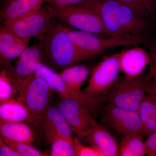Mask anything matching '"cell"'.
Wrapping results in <instances>:
<instances>
[{
    "label": "cell",
    "instance_id": "cell-1",
    "mask_svg": "<svg viewBox=\"0 0 156 156\" xmlns=\"http://www.w3.org/2000/svg\"><path fill=\"white\" fill-rule=\"evenodd\" d=\"M80 5L100 17L111 37L129 35L147 39L150 19L117 0H85Z\"/></svg>",
    "mask_w": 156,
    "mask_h": 156
},
{
    "label": "cell",
    "instance_id": "cell-2",
    "mask_svg": "<svg viewBox=\"0 0 156 156\" xmlns=\"http://www.w3.org/2000/svg\"><path fill=\"white\" fill-rule=\"evenodd\" d=\"M44 56L48 64L57 69H64L89 58L73 43L66 26L53 18L42 42Z\"/></svg>",
    "mask_w": 156,
    "mask_h": 156
},
{
    "label": "cell",
    "instance_id": "cell-3",
    "mask_svg": "<svg viewBox=\"0 0 156 156\" xmlns=\"http://www.w3.org/2000/svg\"><path fill=\"white\" fill-rule=\"evenodd\" d=\"M151 78L149 71L133 79L124 77L116 82L102 100L115 106L138 112L147 95Z\"/></svg>",
    "mask_w": 156,
    "mask_h": 156
},
{
    "label": "cell",
    "instance_id": "cell-4",
    "mask_svg": "<svg viewBox=\"0 0 156 156\" xmlns=\"http://www.w3.org/2000/svg\"><path fill=\"white\" fill-rule=\"evenodd\" d=\"M120 69L119 52L107 56L91 71L84 95L98 107L105 95L117 81Z\"/></svg>",
    "mask_w": 156,
    "mask_h": 156
},
{
    "label": "cell",
    "instance_id": "cell-5",
    "mask_svg": "<svg viewBox=\"0 0 156 156\" xmlns=\"http://www.w3.org/2000/svg\"><path fill=\"white\" fill-rule=\"evenodd\" d=\"M11 82L19 94L18 100L28 107L37 123L41 122L50 106L53 89L35 74L22 80Z\"/></svg>",
    "mask_w": 156,
    "mask_h": 156
},
{
    "label": "cell",
    "instance_id": "cell-6",
    "mask_svg": "<svg viewBox=\"0 0 156 156\" xmlns=\"http://www.w3.org/2000/svg\"><path fill=\"white\" fill-rule=\"evenodd\" d=\"M68 33L78 50L92 58L105 50L118 47L144 44L141 38L129 35L103 37L96 34L73 30L66 26Z\"/></svg>",
    "mask_w": 156,
    "mask_h": 156
},
{
    "label": "cell",
    "instance_id": "cell-7",
    "mask_svg": "<svg viewBox=\"0 0 156 156\" xmlns=\"http://www.w3.org/2000/svg\"><path fill=\"white\" fill-rule=\"evenodd\" d=\"M53 18L52 6L47 5L40 6L4 25L10 32L18 37H34L42 43Z\"/></svg>",
    "mask_w": 156,
    "mask_h": 156
},
{
    "label": "cell",
    "instance_id": "cell-8",
    "mask_svg": "<svg viewBox=\"0 0 156 156\" xmlns=\"http://www.w3.org/2000/svg\"><path fill=\"white\" fill-rule=\"evenodd\" d=\"M54 18L79 30L100 36L111 37L100 17L94 11L80 5L52 6Z\"/></svg>",
    "mask_w": 156,
    "mask_h": 156
},
{
    "label": "cell",
    "instance_id": "cell-9",
    "mask_svg": "<svg viewBox=\"0 0 156 156\" xmlns=\"http://www.w3.org/2000/svg\"><path fill=\"white\" fill-rule=\"evenodd\" d=\"M58 108L75 134L83 138L94 119L86 105L74 98L61 97Z\"/></svg>",
    "mask_w": 156,
    "mask_h": 156
},
{
    "label": "cell",
    "instance_id": "cell-10",
    "mask_svg": "<svg viewBox=\"0 0 156 156\" xmlns=\"http://www.w3.org/2000/svg\"><path fill=\"white\" fill-rule=\"evenodd\" d=\"M103 120L124 136L137 134L145 136L138 112L107 104L104 110Z\"/></svg>",
    "mask_w": 156,
    "mask_h": 156
},
{
    "label": "cell",
    "instance_id": "cell-11",
    "mask_svg": "<svg viewBox=\"0 0 156 156\" xmlns=\"http://www.w3.org/2000/svg\"><path fill=\"white\" fill-rule=\"evenodd\" d=\"M121 72L124 77L131 79L141 75L151 62L150 53L139 47L123 50L119 52Z\"/></svg>",
    "mask_w": 156,
    "mask_h": 156
},
{
    "label": "cell",
    "instance_id": "cell-12",
    "mask_svg": "<svg viewBox=\"0 0 156 156\" xmlns=\"http://www.w3.org/2000/svg\"><path fill=\"white\" fill-rule=\"evenodd\" d=\"M83 138L100 156H119V146L113 136L95 120Z\"/></svg>",
    "mask_w": 156,
    "mask_h": 156
},
{
    "label": "cell",
    "instance_id": "cell-13",
    "mask_svg": "<svg viewBox=\"0 0 156 156\" xmlns=\"http://www.w3.org/2000/svg\"><path fill=\"white\" fill-rule=\"evenodd\" d=\"M91 71L86 65H73L62 69L59 74L69 89L78 96L80 101L86 105L92 112L97 107L84 95L81 90V87L91 74Z\"/></svg>",
    "mask_w": 156,
    "mask_h": 156
},
{
    "label": "cell",
    "instance_id": "cell-14",
    "mask_svg": "<svg viewBox=\"0 0 156 156\" xmlns=\"http://www.w3.org/2000/svg\"><path fill=\"white\" fill-rule=\"evenodd\" d=\"M32 48L31 52L28 56L18 58L14 67L5 69L11 82L25 80L35 73L44 56V48L41 42L32 45Z\"/></svg>",
    "mask_w": 156,
    "mask_h": 156
},
{
    "label": "cell",
    "instance_id": "cell-15",
    "mask_svg": "<svg viewBox=\"0 0 156 156\" xmlns=\"http://www.w3.org/2000/svg\"><path fill=\"white\" fill-rule=\"evenodd\" d=\"M30 38H21L14 35L5 26L0 29V56L5 67L11 66L10 61L19 57L29 47Z\"/></svg>",
    "mask_w": 156,
    "mask_h": 156
},
{
    "label": "cell",
    "instance_id": "cell-16",
    "mask_svg": "<svg viewBox=\"0 0 156 156\" xmlns=\"http://www.w3.org/2000/svg\"><path fill=\"white\" fill-rule=\"evenodd\" d=\"M0 121L38 124L28 107L20 101L13 98L0 101Z\"/></svg>",
    "mask_w": 156,
    "mask_h": 156
},
{
    "label": "cell",
    "instance_id": "cell-17",
    "mask_svg": "<svg viewBox=\"0 0 156 156\" xmlns=\"http://www.w3.org/2000/svg\"><path fill=\"white\" fill-rule=\"evenodd\" d=\"M47 0H6L1 12V21L3 24L17 18L41 6Z\"/></svg>",
    "mask_w": 156,
    "mask_h": 156
},
{
    "label": "cell",
    "instance_id": "cell-18",
    "mask_svg": "<svg viewBox=\"0 0 156 156\" xmlns=\"http://www.w3.org/2000/svg\"><path fill=\"white\" fill-rule=\"evenodd\" d=\"M0 133L4 139L16 142L30 144L34 140L32 129L25 122L0 121Z\"/></svg>",
    "mask_w": 156,
    "mask_h": 156
},
{
    "label": "cell",
    "instance_id": "cell-19",
    "mask_svg": "<svg viewBox=\"0 0 156 156\" xmlns=\"http://www.w3.org/2000/svg\"><path fill=\"white\" fill-rule=\"evenodd\" d=\"M35 74L43 79L51 89L58 92L61 97L74 98L80 101L78 96L64 83L59 74L41 62L38 66Z\"/></svg>",
    "mask_w": 156,
    "mask_h": 156
},
{
    "label": "cell",
    "instance_id": "cell-20",
    "mask_svg": "<svg viewBox=\"0 0 156 156\" xmlns=\"http://www.w3.org/2000/svg\"><path fill=\"white\" fill-rule=\"evenodd\" d=\"M44 126L52 128L70 141H73L72 130L58 107L49 106L45 113Z\"/></svg>",
    "mask_w": 156,
    "mask_h": 156
},
{
    "label": "cell",
    "instance_id": "cell-21",
    "mask_svg": "<svg viewBox=\"0 0 156 156\" xmlns=\"http://www.w3.org/2000/svg\"><path fill=\"white\" fill-rule=\"evenodd\" d=\"M45 134L51 144L50 155L52 156H76L73 141H70L48 126H44Z\"/></svg>",
    "mask_w": 156,
    "mask_h": 156
},
{
    "label": "cell",
    "instance_id": "cell-22",
    "mask_svg": "<svg viewBox=\"0 0 156 156\" xmlns=\"http://www.w3.org/2000/svg\"><path fill=\"white\" fill-rule=\"evenodd\" d=\"M144 137L141 134H133L125 135L119 146V156L147 155Z\"/></svg>",
    "mask_w": 156,
    "mask_h": 156
},
{
    "label": "cell",
    "instance_id": "cell-23",
    "mask_svg": "<svg viewBox=\"0 0 156 156\" xmlns=\"http://www.w3.org/2000/svg\"><path fill=\"white\" fill-rule=\"evenodd\" d=\"M140 116L145 136L156 131V104L147 95L140 107Z\"/></svg>",
    "mask_w": 156,
    "mask_h": 156
},
{
    "label": "cell",
    "instance_id": "cell-24",
    "mask_svg": "<svg viewBox=\"0 0 156 156\" xmlns=\"http://www.w3.org/2000/svg\"><path fill=\"white\" fill-rule=\"evenodd\" d=\"M5 142L19 154L20 156H43L46 155L36 148L25 142H16L4 139Z\"/></svg>",
    "mask_w": 156,
    "mask_h": 156
},
{
    "label": "cell",
    "instance_id": "cell-25",
    "mask_svg": "<svg viewBox=\"0 0 156 156\" xmlns=\"http://www.w3.org/2000/svg\"><path fill=\"white\" fill-rule=\"evenodd\" d=\"M15 89L5 70L0 74V101L13 98Z\"/></svg>",
    "mask_w": 156,
    "mask_h": 156
},
{
    "label": "cell",
    "instance_id": "cell-26",
    "mask_svg": "<svg viewBox=\"0 0 156 156\" xmlns=\"http://www.w3.org/2000/svg\"><path fill=\"white\" fill-rule=\"evenodd\" d=\"M79 138L78 136H76L73 138V140L76 156H100L97 151L92 147L83 145L80 141Z\"/></svg>",
    "mask_w": 156,
    "mask_h": 156
},
{
    "label": "cell",
    "instance_id": "cell-27",
    "mask_svg": "<svg viewBox=\"0 0 156 156\" xmlns=\"http://www.w3.org/2000/svg\"><path fill=\"white\" fill-rule=\"evenodd\" d=\"M117 1L129 6L141 16H143L148 19H151L147 12L145 11V9H144L143 7L141 6L137 0H117Z\"/></svg>",
    "mask_w": 156,
    "mask_h": 156
},
{
    "label": "cell",
    "instance_id": "cell-28",
    "mask_svg": "<svg viewBox=\"0 0 156 156\" xmlns=\"http://www.w3.org/2000/svg\"><path fill=\"white\" fill-rule=\"evenodd\" d=\"M144 143L147 155L156 156V131L147 136Z\"/></svg>",
    "mask_w": 156,
    "mask_h": 156
},
{
    "label": "cell",
    "instance_id": "cell-29",
    "mask_svg": "<svg viewBox=\"0 0 156 156\" xmlns=\"http://www.w3.org/2000/svg\"><path fill=\"white\" fill-rule=\"evenodd\" d=\"M149 71L151 74V78L148 86L147 95L156 104V74L150 69Z\"/></svg>",
    "mask_w": 156,
    "mask_h": 156
},
{
    "label": "cell",
    "instance_id": "cell-30",
    "mask_svg": "<svg viewBox=\"0 0 156 156\" xmlns=\"http://www.w3.org/2000/svg\"><path fill=\"white\" fill-rule=\"evenodd\" d=\"M0 156H20L16 151L5 142L2 136L0 137Z\"/></svg>",
    "mask_w": 156,
    "mask_h": 156
},
{
    "label": "cell",
    "instance_id": "cell-31",
    "mask_svg": "<svg viewBox=\"0 0 156 156\" xmlns=\"http://www.w3.org/2000/svg\"><path fill=\"white\" fill-rule=\"evenodd\" d=\"M151 18L156 10V0H137Z\"/></svg>",
    "mask_w": 156,
    "mask_h": 156
},
{
    "label": "cell",
    "instance_id": "cell-32",
    "mask_svg": "<svg viewBox=\"0 0 156 156\" xmlns=\"http://www.w3.org/2000/svg\"><path fill=\"white\" fill-rule=\"evenodd\" d=\"M85 0H47L46 3L52 6H62L80 5Z\"/></svg>",
    "mask_w": 156,
    "mask_h": 156
},
{
    "label": "cell",
    "instance_id": "cell-33",
    "mask_svg": "<svg viewBox=\"0 0 156 156\" xmlns=\"http://www.w3.org/2000/svg\"><path fill=\"white\" fill-rule=\"evenodd\" d=\"M151 62L150 65L149 69L156 74V48L152 47L150 53Z\"/></svg>",
    "mask_w": 156,
    "mask_h": 156
},
{
    "label": "cell",
    "instance_id": "cell-34",
    "mask_svg": "<svg viewBox=\"0 0 156 156\" xmlns=\"http://www.w3.org/2000/svg\"><path fill=\"white\" fill-rule=\"evenodd\" d=\"M153 47H154V48H156V41L155 43L154 46H153Z\"/></svg>",
    "mask_w": 156,
    "mask_h": 156
}]
</instances>
